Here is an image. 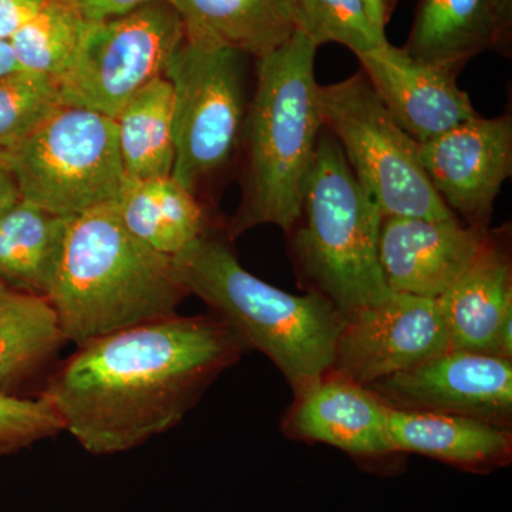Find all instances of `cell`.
Here are the masks:
<instances>
[{
    "label": "cell",
    "mask_w": 512,
    "mask_h": 512,
    "mask_svg": "<svg viewBox=\"0 0 512 512\" xmlns=\"http://www.w3.org/2000/svg\"><path fill=\"white\" fill-rule=\"evenodd\" d=\"M488 229L470 227L458 218L383 217L379 259L387 288L439 299L473 264Z\"/></svg>",
    "instance_id": "4fadbf2b"
},
{
    "label": "cell",
    "mask_w": 512,
    "mask_h": 512,
    "mask_svg": "<svg viewBox=\"0 0 512 512\" xmlns=\"http://www.w3.org/2000/svg\"><path fill=\"white\" fill-rule=\"evenodd\" d=\"M316 50L296 32L284 46L256 60L255 92L241 134L242 198L228 225L231 239L261 225L288 234L298 220L323 128Z\"/></svg>",
    "instance_id": "3957f363"
},
{
    "label": "cell",
    "mask_w": 512,
    "mask_h": 512,
    "mask_svg": "<svg viewBox=\"0 0 512 512\" xmlns=\"http://www.w3.org/2000/svg\"><path fill=\"white\" fill-rule=\"evenodd\" d=\"M63 431L62 421L45 397L22 399L0 392V456Z\"/></svg>",
    "instance_id": "4316f807"
},
{
    "label": "cell",
    "mask_w": 512,
    "mask_h": 512,
    "mask_svg": "<svg viewBox=\"0 0 512 512\" xmlns=\"http://www.w3.org/2000/svg\"><path fill=\"white\" fill-rule=\"evenodd\" d=\"M247 55L183 39L164 77L173 89L171 177L197 195L241 144L247 116Z\"/></svg>",
    "instance_id": "ba28073f"
},
{
    "label": "cell",
    "mask_w": 512,
    "mask_h": 512,
    "mask_svg": "<svg viewBox=\"0 0 512 512\" xmlns=\"http://www.w3.org/2000/svg\"><path fill=\"white\" fill-rule=\"evenodd\" d=\"M183 39V23L167 0L87 22L72 62L57 80L63 106L116 120L143 87L164 76Z\"/></svg>",
    "instance_id": "9c48e42d"
},
{
    "label": "cell",
    "mask_w": 512,
    "mask_h": 512,
    "mask_svg": "<svg viewBox=\"0 0 512 512\" xmlns=\"http://www.w3.org/2000/svg\"><path fill=\"white\" fill-rule=\"evenodd\" d=\"M389 439L396 454H420L470 473L507 467L511 430L450 414L389 412Z\"/></svg>",
    "instance_id": "d6986e66"
},
{
    "label": "cell",
    "mask_w": 512,
    "mask_h": 512,
    "mask_svg": "<svg viewBox=\"0 0 512 512\" xmlns=\"http://www.w3.org/2000/svg\"><path fill=\"white\" fill-rule=\"evenodd\" d=\"M62 106L59 84L52 77L25 70L0 77V153L28 137Z\"/></svg>",
    "instance_id": "484cf974"
},
{
    "label": "cell",
    "mask_w": 512,
    "mask_h": 512,
    "mask_svg": "<svg viewBox=\"0 0 512 512\" xmlns=\"http://www.w3.org/2000/svg\"><path fill=\"white\" fill-rule=\"evenodd\" d=\"M298 32L316 47L338 43L355 55L387 42L360 0H293Z\"/></svg>",
    "instance_id": "d4e9b609"
},
{
    "label": "cell",
    "mask_w": 512,
    "mask_h": 512,
    "mask_svg": "<svg viewBox=\"0 0 512 512\" xmlns=\"http://www.w3.org/2000/svg\"><path fill=\"white\" fill-rule=\"evenodd\" d=\"M188 295L271 359L293 394L332 370L342 313L316 293L293 295L256 278L227 242L205 234L174 258Z\"/></svg>",
    "instance_id": "277c9868"
},
{
    "label": "cell",
    "mask_w": 512,
    "mask_h": 512,
    "mask_svg": "<svg viewBox=\"0 0 512 512\" xmlns=\"http://www.w3.org/2000/svg\"><path fill=\"white\" fill-rule=\"evenodd\" d=\"M66 218L20 201L0 218V284L46 296L55 281Z\"/></svg>",
    "instance_id": "44dd1931"
},
{
    "label": "cell",
    "mask_w": 512,
    "mask_h": 512,
    "mask_svg": "<svg viewBox=\"0 0 512 512\" xmlns=\"http://www.w3.org/2000/svg\"><path fill=\"white\" fill-rule=\"evenodd\" d=\"M434 191L458 220L490 228L495 201L512 174V117L464 121L419 144Z\"/></svg>",
    "instance_id": "7c38bea8"
},
{
    "label": "cell",
    "mask_w": 512,
    "mask_h": 512,
    "mask_svg": "<svg viewBox=\"0 0 512 512\" xmlns=\"http://www.w3.org/2000/svg\"><path fill=\"white\" fill-rule=\"evenodd\" d=\"M382 218L323 127L298 220L286 235L303 288L332 303L345 319L390 293L379 259Z\"/></svg>",
    "instance_id": "5b68a950"
},
{
    "label": "cell",
    "mask_w": 512,
    "mask_h": 512,
    "mask_svg": "<svg viewBox=\"0 0 512 512\" xmlns=\"http://www.w3.org/2000/svg\"><path fill=\"white\" fill-rule=\"evenodd\" d=\"M367 389L390 410L470 417L511 430L512 360L448 349Z\"/></svg>",
    "instance_id": "8fae6325"
},
{
    "label": "cell",
    "mask_w": 512,
    "mask_h": 512,
    "mask_svg": "<svg viewBox=\"0 0 512 512\" xmlns=\"http://www.w3.org/2000/svg\"><path fill=\"white\" fill-rule=\"evenodd\" d=\"M86 20L69 0H46L42 9L10 37L20 70L57 80L82 40Z\"/></svg>",
    "instance_id": "cb8c5ba5"
},
{
    "label": "cell",
    "mask_w": 512,
    "mask_h": 512,
    "mask_svg": "<svg viewBox=\"0 0 512 512\" xmlns=\"http://www.w3.org/2000/svg\"><path fill=\"white\" fill-rule=\"evenodd\" d=\"M448 349L437 299L390 292L345 319L330 372L367 387Z\"/></svg>",
    "instance_id": "30bf717a"
},
{
    "label": "cell",
    "mask_w": 512,
    "mask_h": 512,
    "mask_svg": "<svg viewBox=\"0 0 512 512\" xmlns=\"http://www.w3.org/2000/svg\"><path fill=\"white\" fill-rule=\"evenodd\" d=\"M389 407L372 390L329 372L295 394L282 430L292 439L322 443L360 461L397 456L389 439Z\"/></svg>",
    "instance_id": "9a60e30c"
},
{
    "label": "cell",
    "mask_w": 512,
    "mask_h": 512,
    "mask_svg": "<svg viewBox=\"0 0 512 512\" xmlns=\"http://www.w3.org/2000/svg\"><path fill=\"white\" fill-rule=\"evenodd\" d=\"M512 0H420L403 50L460 74L481 53L508 56Z\"/></svg>",
    "instance_id": "2e32d148"
},
{
    "label": "cell",
    "mask_w": 512,
    "mask_h": 512,
    "mask_svg": "<svg viewBox=\"0 0 512 512\" xmlns=\"http://www.w3.org/2000/svg\"><path fill=\"white\" fill-rule=\"evenodd\" d=\"M114 207L131 235L170 258L208 234L197 195L171 175L128 181Z\"/></svg>",
    "instance_id": "ffe728a7"
},
{
    "label": "cell",
    "mask_w": 512,
    "mask_h": 512,
    "mask_svg": "<svg viewBox=\"0 0 512 512\" xmlns=\"http://www.w3.org/2000/svg\"><path fill=\"white\" fill-rule=\"evenodd\" d=\"M437 303L451 350L493 356L498 329L512 316L510 227L488 229L473 264Z\"/></svg>",
    "instance_id": "e0dca14e"
},
{
    "label": "cell",
    "mask_w": 512,
    "mask_h": 512,
    "mask_svg": "<svg viewBox=\"0 0 512 512\" xmlns=\"http://www.w3.org/2000/svg\"><path fill=\"white\" fill-rule=\"evenodd\" d=\"M319 106L323 127L382 217L457 218L427 178L419 143L397 126L362 70L319 86Z\"/></svg>",
    "instance_id": "52a82bcc"
},
{
    "label": "cell",
    "mask_w": 512,
    "mask_h": 512,
    "mask_svg": "<svg viewBox=\"0 0 512 512\" xmlns=\"http://www.w3.org/2000/svg\"><path fill=\"white\" fill-rule=\"evenodd\" d=\"M365 6L367 15L373 25L380 30L386 28L387 23L392 19L397 0H360Z\"/></svg>",
    "instance_id": "4dcf8cb0"
},
{
    "label": "cell",
    "mask_w": 512,
    "mask_h": 512,
    "mask_svg": "<svg viewBox=\"0 0 512 512\" xmlns=\"http://www.w3.org/2000/svg\"><path fill=\"white\" fill-rule=\"evenodd\" d=\"M0 163L23 201L66 220L114 204L128 183L116 120L79 107H60Z\"/></svg>",
    "instance_id": "8992f818"
},
{
    "label": "cell",
    "mask_w": 512,
    "mask_h": 512,
    "mask_svg": "<svg viewBox=\"0 0 512 512\" xmlns=\"http://www.w3.org/2000/svg\"><path fill=\"white\" fill-rule=\"evenodd\" d=\"M121 163L128 181L170 177L174 167L173 89L158 77L116 117Z\"/></svg>",
    "instance_id": "7402d4cb"
},
{
    "label": "cell",
    "mask_w": 512,
    "mask_h": 512,
    "mask_svg": "<svg viewBox=\"0 0 512 512\" xmlns=\"http://www.w3.org/2000/svg\"><path fill=\"white\" fill-rule=\"evenodd\" d=\"M66 343L46 296L0 284V384L45 365Z\"/></svg>",
    "instance_id": "603a6c76"
},
{
    "label": "cell",
    "mask_w": 512,
    "mask_h": 512,
    "mask_svg": "<svg viewBox=\"0 0 512 512\" xmlns=\"http://www.w3.org/2000/svg\"><path fill=\"white\" fill-rule=\"evenodd\" d=\"M188 292L174 258L131 235L114 204L70 218L47 293L66 342L101 336L177 313Z\"/></svg>",
    "instance_id": "7a4b0ae2"
},
{
    "label": "cell",
    "mask_w": 512,
    "mask_h": 512,
    "mask_svg": "<svg viewBox=\"0 0 512 512\" xmlns=\"http://www.w3.org/2000/svg\"><path fill=\"white\" fill-rule=\"evenodd\" d=\"M46 0H0V40L10 37L42 9Z\"/></svg>",
    "instance_id": "f1b7e54d"
},
{
    "label": "cell",
    "mask_w": 512,
    "mask_h": 512,
    "mask_svg": "<svg viewBox=\"0 0 512 512\" xmlns=\"http://www.w3.org/2000/svg\"><path fill=\"white\" fill-rule=\"evenodd\" d=\"M247 349L220 318L174 313L77 346L40 396L83 450L113 456L177 426Z\"/></svg>",
    "instance_id": "6da1fadb"
},
{
    "label": "cell",
    "mask_w": 512,
    "mask_h": 512,
    "mask_svg": "<svg viewBox=\"0 0 512 512\" xmlns=\"http://www.w3.org/2000/svg\"><path fill=\"white\" fill-rule=\"evenodd\" d=\"M22 201L18 184L12 173L0 163V218Z\"/></svg>",
    "instance_id": "f546056e"
},
{
    "label": "cell",
    "mask_w": 512,
    "mask_h": 512,
    "mask_svg": "<svg viewBox=\"0 0 512 512\" xmlns=\"http://www.w3.org/2000/svg\"><path fill=\"white\" fill-rule=\"evenodd\" d=\"M20 67L16 63L15 56H13L12 49H10L9 42L0 40V77L6 74L19 72Z\"/></svg>",
    "instance_id": "1f68e13d"
},
{
    "label": "cell",
    "mask_w": 512,
    "mask_h": 512,
    "mask_svg": "<svg viewBox=\"0 0 512 512\" xmlns=\"http://www.w3.org/2000/svg\"><path fill=\"white\" fill-rule=\"evenodd\" d=\"M180 16L184 37L261 59L296 32L293 0H167Z\"/></svg>",
    "instance_id": "ac0fdd59"
},
{
    "label": "cell",
    "mask_w": 512,
    "mask_h": 512,
    "mask_svg": "<svg viewBox=\"0 0 512 512\" xmlns=\"http://www.w3.org/2000/svg\"><path fill=\"white\" fill-rule=\"evenodd\" d=\"M356 57L397 126L419 144L480 116L458 87V74L414 59L403 47L386 42Z\"/></svg>",
    "instance_id": "5bb4252c"
},
{
    "label": "cell",
    "mask_w": 512,
    "mask_h": 512,
    "mask_svg": "<svg viewBox=\"0 0 512 512\" xmlns=\"http://www.w3.org/2000/svg\"><path fill=\"white\" fill-rule=\"evenodd\" d=\"M79 10L86 22H104V20L120 18L134 10L161 2V0H69Z\"/></svg>",
    "instance_id": "83f0119b"
}]
</instances>
